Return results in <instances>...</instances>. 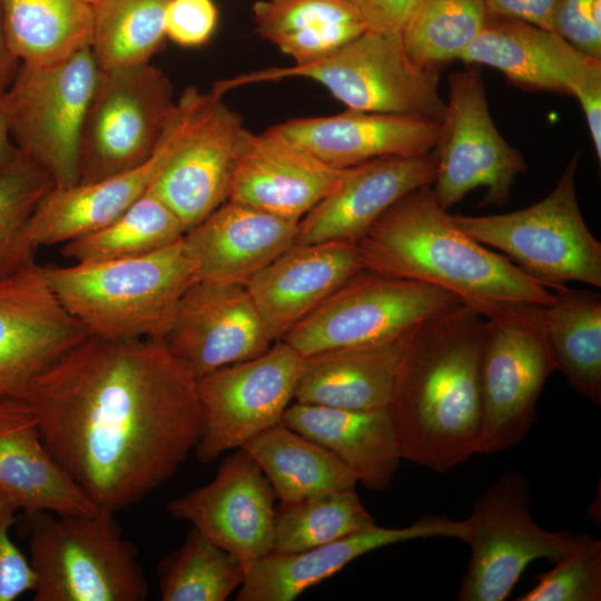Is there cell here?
<instances>
[{"instance_id": "obj_1", "label": "cell", "mask_w": 601, "mask_h": 601, "mask_svg": "<svg viewBox=\"0 0 601 601\" xmlns=\"http://www.w3.org/2000/svg\"><path fill=\"white\" fill-rule=\"evenodd\" d=\"M20 397L61 467L114 513L170 480L203 424L196 378L162 339L88 335Z\"/></svg>"}, {"instance_id": "obj_2", "label": "cell", "mask_w": 601, "mask_h": 601, "mask_svg": "<svg viewBox=\"0 0 601 601\" xmlns=\"http://www.w3.org/2000/svg\"><path fill=\"white\" fill-rule=\"evenodd\" d=\"M484 335L461 300L407 333L388 405L403 460L445 473L477 454Z\"/></svg>"}, {"instance_id": "obj_3", "label": "cell", "mask_w": 601, "mask_h": 601, "mask_svg": "<svg viewBox=\"0 0 601 601\" xmlns=\"http://www.w3.org/2000/svg\"><path fill=\"white\" fill-rule=\"evenodd\" d=\"M356 245L364 269L439 287L482 316L505 304L553 302L549 287L465 234L431 186L400 198Z\"/></svg>"}, {"instance_id": "obj_4", "label": "cell", "mask_w": 601, "mask_h": 601, "mask_svg": "<svg viewBox=\"0 0 601 601\" xmlns=\"http://www.w3.org/2000/svg\"><path fill=\"white\" fill-rule=\"evenodd\" d=\"M43 269L87 334L112 339L165 341L184 295L199 280L184 236L141 256Z\"/></svg>"}, {"instance_id": "obj_5", "label": "cell", "mask_w": 601, "mask_h": 601, "mask_svg": "<svg viewBox=\"0 0 601 601\" xmlns=\"http://www.w3.org/2000/svg\"><path fill=\"white\" fill-rule=\"evenodd\" d=\"M30 520L33 601H144L148 584L137 548L114 512H38Z\"/></svg>"}, {"instance_id": "obj_6", "label": "cell", "mask_w": 601, "mask_h": 601, "mask_svg": "<svg viewBox=\"0 0 601 601\" xmlns=\"http://www.w3.org/2000/svg\"><path fill=\"white\" fill-rule=\"evenodd\" d=\"M287 78L324 86L347 109L411 116L441 124L446 102L437 71L416 65L401 35L365 31L332 53L307 63L259 69L213 85L220 93Z\"/></svg>"}, {"instance_id": "obj_7", "label": "cell", "mask_w": 601, "mask_h": 601, "mask_svg": "<svg viewBox=\"0 0 601 601\" xmlns=\"http://www.w3.org/2000/svg\"><path fill=\"white\" fill-rule=\"evenodd\" d=\"M579 159L575 154L549 195L526 208L486 216L452 215L453 220L549 288L566 282L600 287L601 243L587 226L575 193Z\"/></svg>"}, {"instance_id": "obj_8", "label": "cell", "mask_w": 601, "mask_h": 601, "mask_svg": "<svg viewBox=\"0 0 601 601\" xmlns=\"http://www.w3.org/2000/svg\"><path fill=\"white\" fill-rule=\"evenodd\" d=\"M544 306L512 303L487 312L480 365L477 454L518 445L536 420V405L555 370Z\"/></svg>"}, {"instance_id": "obj_9", "label": "cell", "mask_w": 601, "mask_h": 601, "mask_svg": "<svg viewBox=\"0 0 601 601\" xmlns=\"http://www.w3.org/2000/svg\"><path fill=\"white\" fill-rule=\"evenodd\" d=\"M100 75L89 47L51 65L21 62L2 100L14 146L55 188L80 181L81 135Z\"/></svg>"}, {"instance_id": "obj_10", "label": "cell", "mask_w": 601, "mask_h": 601, "mask_svg": "<svg viewBox=\"0 0 601 601\" xmlns=\"http://www.w3.org/2000/svg\"><path fill=\"white\" fill-rule=\"evenodd\" d=\"M177 106L169 78L148 63L101 70L86 116L80 181H97L145 164Z\"/></svg>"}, {"instance_id": "obj_11", "label": "cell", "mask_w": 601, "mask_h": 601, "mask_svg": "<svg viewBox=\"0 0 601 601\" xmlns=\"http://www.w3.org/2000/svg\"><path fill=\"white\" fill-rule=\"evenodd\" d=\"M459 300L428 284L362 269L279 341L300 356L393 341Z\"/></svg>"}, {"instance_id": "obj_12", "label": "cell", "mask_w": 601, "mask_h": 601, "mask_svg": "<svg viewBox=\"0 0 601 601\" xmlns=\"http://www.w3.org/2000/svg\"><path fill=\"white\" fill-rule=\"evenodd\" d=\"M466 522L471 558L460 584V601L505 600L530 563L555 562L579 539L534 522L528 482L515 472L502 473L481 493Z\"/></svg>"}, {"instance_id": "obj_13", "label": "cell", "mask_w": 601, "mask_h": 601, "mask_svg": "<svg viewBox=\"0 0 601 601\" xmlns=\"http://www.w3.org/2000/svg\"><path fill=\"white\" fill-rule=\"evenodd\" d=\"M435 155L432 191L445 210L477 187L486 190L484 204L505 205L515 178L528 169L520 151L496 129L475 65L450 76Z\"/></svg>"}, {"instance_id": "obj_14", "label": "cell", "mask_w": 601, "mask_h": 601, "mask_svg": "<svg viewBox=\"0 0 601 601\" xmlns=\"http://www.w3.org/2000/svg\"><path fill=\"white\" fill-rule=\"evenodd\" d=\"M300 361L297 351L277 341L256 357L197 378L203 417L197 459L214 462L280 423L294 401Z\"/></svg>"}, {"instance_id": "obj_15", "label": "cell", "mask_w": 601, "mask_h": 601, "mask_svg": "<svg viewBox=\"0 0 601 601\" xmlns=\"http://www.w3.org/2000/svg\"><path fill=\"white\" fill-rule=\"evenodd\" d=\"M210 90L189 86L177 99L166 132L154 155L130 170L68 188H52L35 209L27 240L37 250L41 246L63 245L108 225L140 197L181 146L207 101Z\"/></svg>"}, {"instance_id": "obj_16", "label": "cell", "mask_w": 601, "mask_h": 601, "mask_svg": "<svg viewBox=\"0 0 601 601\" xmlns=\"http://www.w3.org/2000/svg\"><path fill=\"white\" fill-rule=\"evenodd\" d=\"M87 332L52 290L36 263L0 278V397L27 387Z\"/></svg>"}, {"instance_id": "obj_17", "label": "cell", "mask_w": 601, "mask_h": 601, "mask_svg": "<svg viewBox=\"0 0 601 601\" xmlns=\"http://www.w3.org/2000/svg\"><path fill=\"white\" fill-rule=\"evenodd\" d=\"M275 499L256 461L237 449L209 483L173 499L166 509L246 564L273 551Z\"/></svg>"}, {"instance_id": "obj_18", "label": "cell", "mask_w": 601, "mask_h": 601, "mask_svg": "<svg viewBox=\"0 0 601 601\" xmlns=\"http://www.w3.org/2000/svg\"><path fill=\"white\" fill-rule=\"evenodd\" d=\"M165 342L196 380L275 343L245 284L204 279L184 295Z\"/></svg>"}, {"instance_id": "obj_19", "label": "cell", "mask_w": 601, "mask_h": 601, "mask_svg": "<svg viewBox=\"0 0 601 601\" xmlns=\"http://www.w3.org/2000/svg\"><path fill=\"white\" fill-rule=\"evenodd\" d=\"M210 88L193 129L159 171L148 191L181 221L186 231L228 200L243 118Z\"/></svg>"}, {"instance_id": "obj_20", "label": "cell", "mask_w": 601, "mask_h": 601, "mask_svg": "<svg viewBox=\"0 0 601 601\" xmlns=\"http://www.w3.org/2000/svg\"><path fill=\"white\" fill-rule=\"evenodd\" d=\"M466 519L425 515L404 528L376 523L333 542L294 553L270 552L245 564L237 601H293L305 590L339 572L375 550L417 539L453 538L466 541Z\"/></svg>"}, {"instance_id": "obj_21", "label": "cell", "mask_w": 601, "mask_h": 601, "mask_svg": "<svg viewBox=\"0 0 601 601\" xmlns=\"http://www.w3.org/2000/svg\"><path fill=\"white\" fill-rule=\"evenodd\" d=\"M344 169L332 167L272 127L244 129L228 200L299 220L335 186Z\"/></svg>"}, {"instance_id": "obj_22", "label": "cell", "mask_w": 601, "mask_h": 601, "mask_svg": "<svg viewBox=\"0 0 601 601\" xmlns=\"http://www.w3.org/2000/svg\"><path fill=\"white\" fill-rule=\"evenodd\" d=\"M435 149L421 156H387L345 168L332 190L298 223L294 244L357 243L400 198L431 186Z\"/></svg>"}, {"instance_id": "obj_23", "label": "cell", "mask_w": 601, "mask_h": 601, "mask_svg": "<svg viewBox=\"0 0 601 601\" xmlns=\"http://www.w3.org/2000/svg\"><path fill=\"white\" fill-rule=\"evenodd\" d=\"M362 269L356 243L294 244L245 285L277 342Z\"/></svg>"}, {"instance_id": "obj_24", "label": "cell", "mask_w": 601, "mask_h": 601, "mask_svg": "<svg viewBox=\"0 0 601 601\" xmlns=\"http://www.w3.org/2000/svg\"><path fill=\"white\" fill-rule=\"evenodd\" d=\"M272 128L339 169L380 157L425 155L436 148L441 135L439 122L353 109L332 116L294 118Z\"/></svg>"}, {"instance_id": "obj_25", "label": "cell", "mask_w": 601, "mask_h": 601, "mask_svg": "<svg viewBox=\"0 0 601 601\" xmlns=\"http://www.w3.org/2000/svg\"><path fill=\"white\" fill-rule=\"evenodd\" d=\"M0 487L26 515H89L100 510L50 453L21 397H0Z\"/></svg>"}, {"instance_id": "obj_26", "label": "cell", "mask_w": 601, "mask_h": 601, "mask_svg": "<svg viewBox=\"0 0 601 601\" xmlns=\"http://www.w3.org/2000/svg\"><path fill=\"white\" fill-rule=\"evenodd\" d=\"M298 223L227 200L184 235L199 279L246 284L294 245Z\"/></svg>"}, {"instance_id": "obj_27", "label": "cell", "mask_w": 601, "mask_h": 601, "mask_svg": "<svg viewBox=\"0 0 601 601\" xmlns=\"http://www.w3.org/2000/svg\"><path fill=\"white\" fill-rule=\"evenodd\" d=\"M459 60L495 68L524 89L571 95L572 86L595 58L552 31L487 14L482 30Z\"/></svg>"}, {"instance_id": "obj_28", "label": "cell", "mask_w": 601, "mask_h": 601, "mask_svg": "<svg viewBox=\"0 0 601 601\" xmlns=\"http://www.w3.org/2000/svg\"><path fill=\"white\" fill-rule=\"evenodd\" d=\"M280 423L335 454L371 491L386 490L403 460L388 408L355 411L294 401Z\"/></svg>"}, {"instance_id": "obj_29", "label": "cell", "mask_w": 601, "mask_h": 601, "mask_svg": "<svg viewBox=\"0 0 601 601\" xmlns=\"http://www.w3.org/2000/svg\"><path fill=\"white\" fill-rule=\"evenodd\" d=\"M406 335L302 356L294 401L355 411L388 408Z\"/></svg>"}, {"instance_id": "obj_30", "label": "cell", "mask_w": 601, "mask_h": 601, "mask_svg": "<svg viewBox=\"0 0 601 601\" xmlns=\"http://www.w3.org/2000/svg\"><path fill=\"white\" fill-rule=\"evenodd\" d=\"M242 449L259 465L279 502L353 490L358 483L335 454L283 423L263 431Z\"/></svg>"}, {"instance_id": "obj_31", "label": "cell", "mask_w": 601, "mask_h": 601, "mask_svg": "<svg viewBox=\"0 0 601 601\" xmlns=\"http://www.w3.org/2000/svg\"><path fill=\"white\" fill-rule=\"evenodd\" d=\"M253 20L256 32L297 65L323 58L366 31L346 0H257Z\"/></svg>"}, {"instance_id": "obj_32", "label": "cell", "mask_w": 601, "mask_h": 601, "mask_svg": "<svg viewBox=\"0 0 601 601\" xmlns=\"http://www.w3.org/2000/svg\"><path fill=\"white\" fill-rule=\"evenodd\" d=\"M543 321L554 364L585 400L601 403V296L560 285Z\"/></svg>"}, {"instance_id": "obj_33", "label": "cell", "mask_w": 601, "mask_h": 601, "mask_svg": "<svg viewBox=\"0 0 601 601\" xmlns=\"http://www.w3.org/2000/svg\"><path fill=\"white\" fill-rule=\"evenodd\" d=\"M2 28L22 63L45 66L90 47L92 7L81 0H0Z\"/></svg>"}, {"instance_id": "obj_34", "label": "cell", "mask_w": 601, "mask_h": 601, "mask_svg": "<svg viewBox=\"0 0 601 601\" xmlns=\"http://www.w3.org/2000/svg\"><path fill=\"white\" fill-rule=\"evenodd\" d=\"M185 233L177 216L147 191L108 225L63 244L61 254L73 263L136 257L159 250Z\"/></svg>"}, {"instance_id": "obj_35", "label": "cell", "mask_w": 601, "mask_h": 601, "mask_svg": "<svg viewBox=\"0 0 601 601\" xmlns=\"http://www.w3.org/2000/svg\"><path fill=\"white\" fill-rule=\"evenodd\" d=\"M169 0H100L92 6L90 50L100 68L148 63L166 40Z\"/></svg>"}, {"instance_id": "obj_36", "label": "cell", "mask_w": 601, "mask_h": 601, "mask_svg": "<svg viewBox=\"0 0 601 601\" xmlns=\"http://www.w3.org/2000/svg\"><path fill=\"white\" fill-rule=\"evenodd\" d=\"M157 574L162 601H225L240 588L245 564L193 526Z\"/></svg>"}, {"instance_id": "obj_37", "label": "cell", "mask_w": 601, "mask_h": 601, "mask_svg": "<svg viewBox=\"0 0 601 601\" xmlns=\"http://www.w3.org/2000/svg\"><path fill=\"white\" fill-rule=\"evenodd\" d=\"M375 524L355 489L328 492L275 509L273 551L294 553L319 546Z\"/></svg>"}, {"instance_id": "obj_38", "label": "cell", "mask_w": 601, "mask_h": 601, "mask_svg": "<svg viewBox=\"0 0 601 601\" xmlns=\"http://www.w3.org/2000/svg\"><path fill=\"white\" fill-rule=\"evenodd\" d=\"M483 0H421L401 39L407 56L428 70L459 60L486 20Z\"/></svg>"}, {"instance_id": "obj_39", "label": "cell", "mask_w": 601, "mask_h": 601, "mask_svg": "<svg viewBox=\"0 0 601 601\" xmlns=\"http://www.w3.org/2000/svg\"><path fill=\"white\" fill-rule=\"evenodd\" d=\"M53 187L50 176L20 151L0 169V278L35 264L27 227Z\"/></svg>"}, {"instance_id": "obj_40", "label": "cell", "mask_w": 601, "mask_h": 601, "mask_svg": "<svg viewBox=\"0 0 601 601\" xmlns=\"http://www.w3.org/2000/svg\"><path fill=\"white\" fill-rule=\"evenodd\" d=\"M535 577L536 583L518 601H600L601 541L580 534L574 548Z\"/></svg>"}, {"instance_id": "obj_41", "label": "cell", "mask_w": 601, "mask_h": 601, "mask_svg": "<svg viewBox=\"0 0 601 601\" xmlns=\"http://www.w3.org/2000/svg\"><path fill=\"white\" fill-rule=\"evenodd\" d=\"M551 31L582 53L601 58V0H559Z\"/></svg>"}, {"instance_id": "obj_42", "label": "cell", "mask_w": 601, "mask_h": 601, "mask_svg": "<svg viewBox=\"0 0 601 601\" xmlns=\"http://www.w3.org/2000/svg\"><path fill=\"white\" fill-rule=\"evenodd\" d=\"M19 508L0 487V601H13L32 591L36 577L29 560L10 539Z\"/></svg>"}, {"instance_id": "obj_43", "label": "cell", "mask_w": 601, "mask_h": 601, "mask_svg": "<svg viewBox=\"0 0 601 601\" xmlns=\"http://www.w3.org/2000/svg\"><path fill=\"white\" fill-rule=\"evenodd\" d=\"M217 21L214 0H169L165 10L166 37L183 47H198L210 39Z\"/></svg>"}, {"instance_id": "obj_44", "label": "cell", "mask_w": 601, "mask_h": 601, "mask_svg": "<svg viewBox=\"0 0 601 601\" xmlns=\"http://www.w3.org/2000/svg\"><path fill=\"white\" fill-rule=\"evenodd\" d=\"M367 31L401 35L421 0H346Z\"/></svg>"}, {"instance_id": "obj_45", "label": "cell", "mask_w": 601, "mask_h": 601, "mask_svg": "<svg viewBox=\"0 0 601 601\" xmlns=\"http://www.w3.org/2000/svg\"><path fill=\"white\" fill-rule=\"evenodd\" d=\"M584 112L598 159H601V60L595 59L571 89Z\"/></svg>"}, {"instance_id": "obj_46", "label": "cell", "mask_w": 601, "mask_h": 601, "mask_svg": "<svg viewBox=\"0 0 601 601\" xmlns=\"http://www.w3.org/2000/svg\"><path fill=\"white\" fill-rule=\"evenodd\" d=\"M487 14L518 19L551 31L559 0H483Z\"/></svg>"}, {"instance_id": "obj_47", "label": "cell", "mask_w": 601, "mask_h": 601, "mask_svg": "<svg viewBox=\"0 0 601 601\" xmlns=\"http://www.w3.org/2000/svg\"><path fill=\"white\" fill-rule=\"evenodd\" d=\"M20 65L21 60L11 50L6 39L0 11V101L11 88Z\"/></svg>"}, {"instance_id": "obj_48", "label": "cell", "mask_w": 601, "mask_h": 601, "mask_svg": "<svg viewBox=\"0 0 601 601\" xmlns=\"http://www.w3.org/2000/svg\"><path fill=\"white\" fill-rule=\"evenodd\" d=\"M18 152L19 150L11 139L6 108L0 101V169L10 162Z\"/></svg>"}, {"instance_id": "obj_49", "label": "cell", "mask_w": 601, "mask_h": 601, "mask_svg": "<svg viewBox=\"0 0 601 601\" xmlns=\"http://www.w3.org/2000/svg\"><path fill=\"white\" fill-rule=\"evenodd\" d=\"M81 1L88 3L89 6L92 7V6H95L96 3H98L100 0H81Z\"/></svg>"}]
</instances>
